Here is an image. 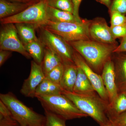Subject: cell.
Segmentation results:
<instances>
[{"label": "cell", "mask_w": 126, "mask_h": 126, "mask_svg": "<svg viewBox=\"0 0 126 126\" xmlns=\"http://www.w3.org/2000/svg\"><path fill=\"white\" fill-rule=\"evenodd\" d=\"M62 63H63V60L60 57L48 47L45 46L44 55L41 64L45 76Z\"/></svg>", "instance_id": "17"}, {"label": "cell", "mask_w": 126, "mask_h": 126, "mask_svg": "<svg viewBox=\"0 0 126 126\" xmlns=\"http://www.w3.org/2000/svg\"><path fill=\"white\" fill-rule=\"evenodd\" d=\"M110 29L115 39L123 38L126 36V23L121 25L111 26Z\"/></svg>", "instance_id": "28"}, {"label": "cell", "mask_w": 126, "mask_h": 126, "mask_svg": "<svg viewBox=\"0 0 126 126\" xmlns=\"http://www.w3.org/2000/svg\"><path fill=\"white\" fill-rule=\"evenodd\" d=\"M126 126V125H124V126Z\"/></svg>", "instance_id": "40"}, {"label": "cell", "mask_w": 126, "mask_h": 126, "mask_svg": "<svg viewBox=\"0 0 126 126\" xmlns=\"http://www.w3.org/2000/svg\"><path fill=\"white\" fill-rule=\"evenodd\" d=\"M91 21L55 23L48 20L39 27L44 28L60 36L67 42H70L90 39L89 26Z\"/></svg>", "instance_id": "5"}, {"label": "cell", "mask_w": 126, "mask_h": 126, "mask_svg": "<svg viewBox=\"0 0 126 126\" xmlns=\"http://www.w3.org/2000/svg\"><path fill=\"white\" fill-rule=\"evenodd\" d=\"M36 98L44 110L54 113L66 121L88 116L63 94L37 96Z\"/></svg>", "instance_id": "4"}, {"label": "cell", "mask_w": 126, "mask_h": 126, "mask_svg": "<svg viewBox=\"0 0 126 126\" xmlns=\"http://www.w3.org/2000/svg\"><path fill=\"white\" fill-rule=\"evenodd\" d=\"M1 25L0 31V49L18 52L26 58H31L20 38L15 24L10 23Z\"/></svg>", "instance_id": "8"}, {"label": "cell", "mask_w": 126, "mask_h": 126, "mask_svg": "<svg viewBox=\"0 0 126 126\" xmlns=\"http://www.w3.org/2000/svg\"></svg>", "instance_id": "41"}, {"label": "cell", "mask_w": 126, "mask_h": 126, "mask_svg": "<svg viewBox=\"0 0 126 126\" xmlns=\"http://www.w3.org/2000/svg\"><path fill=\"white\" fill-rule=\"evenodd\" d=\"M64 64V72L60 85L63 90L73 92L77 78L78 67L74 63Z\"/></svg>", "instance_id": "14"}, {"label": "cell", "mask_w": 126, "mask_h": 126, "mask_svg": "<svg viewBox=\"0 0 126 126\" xmlns=\"http://www.w3.org/2000/svg\"><path fill=\"white\" fill-rule=\"evenodd\" d=\"M41 0H31V1L32 3V4H33L36 3V2H38Z\"/></svg>", "instance_id": "39"}, {"label": "cell", "mask_w": 126, "mask_h": 126, "mask_svg": "<svg viewBox=\"0 0 126 126\" xmlns=\"http://www.w3.org/2000/svg\"><path fill=\"white\" fill-rule=\"evenodd\" d=\"M26 50L31 58L39 64H42L44 55L45 46L40 39L24 45Z\"/></svg>", "instance_id": "20"}, {"label": "cell", "mask_w": 126, "mask_h": 126, "mask_svg": "<svg viewBox=\"0 0 126 126\" xmlns=\"http://www.w3.org/2000/svg\"><path fill=\"white\" fill-rule=\"evenodd\" d=\"M91 38L99 43L117 45L116 39L113 35L106 21L97 19L91 21L89 26Z\"/></svg>", "instance_id": "11"}, {"label": "cell", "mask_w": 126, "mask_h": 126, "mask_svg": "<svg viewBox=\"0 0 126 126\" xmlns=\"http://www.w3.org/2000/svg\"><path fill=\"white\" fill-rule=\"evenodd\" d=\"M111 104L113 107L112 110L110 111L107 115L109 120L126 111V94L124 93L120 92Z\"/></svg>", "instance_id": "21"}, {"label": "cell", "mask_w": 126, "mask_h": 126, "mask_svg": "<svg viewBox=\"0 0 126 126\" xmlns=\"http://www.w3.org/2000/svg\"><path fill=\"white\" fill-rule=\"evenodd\" d=\"M63 90L60 85L54 83L45 78L36 88L35 97L37 96L62 94Z\"/></svg>", "instance_id": "19"}, {"label": "cell", "mask_w": 126, "mask_h": 126, "mask_svg": "<svg viewBox=\"0 0 126 126\" xmlns=\"http://www.w3.org/2000/svg\"><path fill=\"white\" fill-rule=\"evenodd\" d=\"M75 50L95 69L101 67L117 46L96 41L81 40L68 42Z\"/></svg>", "instance_id": "2"}, {"label": "cell", "mask_w": 126, "mask_h": 126, "mask_svg": "<svg viewBox=\"0 0 126 126\" xmlns=\"http://www.w3.org/2000/svg\"><path fill=\"white\" fill-rule=\"evenodd\" d=\"M111 26H117L126 24V16L117 12H111Z\"/></svg>", "instance_id": "27"}, {"label": "cell", "mask_w": 126, "mask_h": 126, "mask_svg": "<svg viewBox=\"0 0 126 126\" xmlns=\"http://www.w3.org/2000/svg\"><path fill=\"white\" fill-rule=\"evenodd\" d=\"M0 126H21L12 117H11L0 119Z\"/></svg>", "instance_id": "30"}, {"label": "cell", "mask_w": 126, "mask_h": 126, "mask_svg": "<svg viewBox=\"0 0 126 126\" xmlns=\"http://www.w3.org/2000/svg\"><path fill=\"white\" fill-rule=\"evenodd\" d=\"M118 79L119 88L126 85V55H122L118 58L117 68Z\"/></svg>", "instance_id": "22"}, {"label": "cell", "mask_w": 126, "mask_h": 126, "mask_svg": "<svg viewBox=\"0 0 126 126\" xmlns=\"http://www.w3.org/2000/svg\"><path fill=\"white\" fill-rule=\"evenodd\" d=\"M11 117H12V115L9 109L2 101L0 100V119Z\"/></svg>", "instance_id": "31"}, {"label": "cell", "mask_w": 126, "mask_h": 126, "mask_svg": "<svg viewBox=\"0 0 126 126\" xmlns=\"http://www.w3.org/2000/svg\"><path fill=\"white\" fill-rule=\"evenodd\" d=\"M47 0H42L30 5L17 15L0 20L1 24L25 23L34 25L37 28L44 25L48 20Z\"/></svg>", "instance_id": "6"}, {"label": "cell", "mask_w": 126, "mask_h": 126, "mask_svg": "<svg viewBox=\"0 0 126 126\" xmlns=\"http://www.w3.org/2000/svg\"><path fill=\"white\" fill-rule=\"evenodd\" d=\"M45 110L46 122L45 126H66V120L46 110Z\"/></svg>", "instance_id": "25"}, {"label": "cell", "mask_w": 126, "mask_h": 126, "mask_svg": "<svg viewBox=\"0 0 126 126\" xmlns=\"http://www.w3.org/2000/svg\"><path fill=\"white\" fill-rule=\"evenodd\" d=\"M120 92L124 93L126 95V85L120 89Z\"/></svg>", "instance_id": "37"}, {"label": "cell", "mask_w": 126, "mask_h": 126, "mask_svg": "<svg viewBox=\"0 0 126 126\" xmlns=\"http://www.w3.org/2000/svg\"><path fill=\"white\" fill-rule=\"evenodd\" d=\"M64 70V64L61 63L47 74L45 78L52 82L60 85Z\"/></svg>", "instance_id": "24"}, {"label": "cell", "mask_w": 126, "mask_h": 126, "mask_svg": "<svg viewBox=\"0 0 126 126\" xmlns=\"http://www.w3.org/2000/svg\"><path fill=\"white\" fill-rule=\"evenodd\" d=\"M0 100L7 106L13 118L21 126H45V116L26 106L13 93L0 94Z\"/></svg>", "instance_id": "3"}, {"label": "cell", "mask_w": 126, "mask_h": 126, "mask_svg": "<svg viewBox=\"0 0 126 126\" xmlns=\"http://www.w3.org/2000/svg\"><path fill=\"white\" fill-rule=\"evenodd\" d=\"M11 51L0 49V66L1 67L11 56Z\"/></svg>", "instance_id": "33"}, {"label": "cell", "mask_w": 126, "mask_h": 126, "mask_svg": "<svg viewBox=\"0 0 126 126\" xmlns=\"http://www.w3.org/2000/svg\"><path fill=\"white\" fill-rule=\"evenodd\" d=\"M20 38L24 45L39 39L35 34V26L25 23L15 24Z\"/></svg>", "instance_id": "16"}, {"label": "cell", "mask_w": 126, "mask_h": 126, "mask_svg": "<svg viewBox=\"0 0 126 126\" xmlns=\"http://www.w3.org/2000/svg\"><path fill=\"white\" fill-rule=\"evenodd\" d=\"M110 121L114 126H122L126 125V111L110 119Z\"/></svg>", "instance_id": "29"}, {"label": "cell", "mask_w": 126, "mask_h": 126, "mask_svg": "<svg viewBox=\"0 0 126 126\" xmlns=\"http://www.w3.org/2000/svg\"><path fill=\"white\" fill-rule=\"evenodd\" d=\"M109 9L110 13L117 12L125 15L126 14V0H113Z\"/></svg>", "instance_id": "26"}, {"label": "cell", "mask_w": 126, "mask_h": 126, "mask_svg": "<svg viewBox=\"0 0 126 126\" xmlns=\"http://www.w3.org/2000/svg\"><path fill=\"white\" fill-rule=\"evenodd\" d=\"M78 67L77 79L75 83L73 92L78 94H92L95 90L84 72Z\"/></svg>", "instance_id": "15"}, {"label": "cell", "mask_w": 126, "mask_h": 126, "mask_svg": "<svg viewBox=\"0 0 126 126\" xmlns=\"http://www.w3.org/2000/svg\"><path fill=\"white\" fill-rule=\"evenodd\" d=\"M33 4L0 0V19L17 15Z\"/></svg>", "instance_id": "13"}, {"label": "cell", "mask_w": 126, "mask_h": 126, "mask_svg": "<svg viewBox=\"0 0 126 126\" xmlns=\"http://www.w3.org/2000/svg\"><path fill=\"white\" fill-rule=\"evenodd\" d=\"M100 126H113V124L111 122L109 121L107 123H106V124H103V125H102Z\"/></svg>", "instance_id": "38"}, {"label": "cell", "mask_w": 126, "mask_h": 126, "mask_svg": "<svg viewBox=\"0 0 126 126\" xmlns=\"http://www.w3.org/2000/svg\"><path fill=\"white\" fill-rule=\"evenodd\" d=\"M124 52H126V36L123 38L120 44L113 51V53H117Z\"/></svg>", "instance_id": "34"}, {"label": "cell", "mask_w": 126, "mask_h": 126, "mask_svg": "<svg viewBox=\"0 0 126 126\" xmlns=\"http://www.w3.org/2000/svg\"><path fill=\"white\" fill-rule=\"evenodd\" d=\"M8 0L11 1H15V2H23L25 3H32L31 0Z\"/></svg>", "instance_id": "36"}, {"label": "cell", "mask_w": 126, "mask_h": 126, "mask_svg": "<svg viewBox=\"0 0 126 126\" xmlns=\"http://www.w3.org/2000/svg\"><path fill=\"white\" fill-rule=\"evenodd\" d=\"M47 2L49 6L73 14L72 0H47Z\"/></svg>", "instance_id": "23"}, {"label": "cell", "mask_w": 126, "mask_h": 126, "mask_svg": "<svg viewBox=\"0 0 126 126\" xmlns=\"http://www.w3.org/2000/svg\"><path fill=\"white\" fill-rule=\"evenodd\" d=\"M62 94L73 102L77 108L102 126L110 121L107 115L110 108L106 101L92 94H81L63 90Z\"/></svg>", "instance_id": "1"}, {"label": "cell", "mask_w": 126, "mask_h": 126, "mask_svg": "<svg viewBox=\"0 0 126 126\" xmlns=\"http://www.w3.org/2000/svg\"><path fill=\"white\" fill-rule=\"evenodd\" d=\"M47 14L48 20L55 23L78 22L73 14L48 5Z\"/></svg>", "instance_id": "18"}, {"label": "cell", "mask_w": 126, "mask_h": 126, "mask_svg": "<svg viewBox=\"0 0 126 126\" xmlns=\"http://www.w3.org/2000/svg\"><path fill=\"white\" fill-rule=\"evenodd\" d=\"M73 61L77 67L82 69L90 81L95 92L103 100L109 99L108 94L104 84L101 76L94 72L86 63L85 60L74 50Z\"/></svg>", "instance_id": "9"}, {"label": "cell", "mask_w": 126, "mask_h": 126, "mask_svg": "<svg viewBox=\"0 0 126 126\" xmlns=\"http://www.w3.org/2000/svg\"><path fill=\"white\" fill-rule=\"evenodd\" d=\"M82 0H72L74 6L73 15L74 16L77 21L81 22L82 21L79 15V9Z\"/></svg>", "instance_id": "32"}, {"label": "cell", "mask_w": 126, "mask_h": 126, "mask_svg": "<svg viewBox=\"0 0 126 126\" xmlns=\"http://www.w3.org/2000/svg\"><path fill=\"white\" fill-rule=\"evenodd\" d=\"M98 2L105 5L107 7L110 8L111 6V0H96Z\"/></svg>", "instance_id": "35"}, {"label": "cell", "mask_w": 126, "mask_h": 126, "mask_svg": "<svg viewBox=\"0 0 126 126\" xmlns=\"http://www.w3.org/2000/svg\"><path fill=\"white\" fill-rule=\"evenodd\" d=\"M45 78L42 64L37 63L34 60L31 62V69L29 77L25 79L21 89V93L28 97H35L37 88Z\"/></svg>", "instance_id": "10"}, {"label": "cell", "mask_w": 126, "mask_h": 126, "mask_svg": "<svg viewBox=\"0 0 126 126\" xmlns=\"http://www.w3.org/2000/svg\"><path fill=\"white\" fill-rule=\"evenodd\" d=\"M116 75L114 63L109 58L104 64L101 77L111 104L119 94L116 83Z\"/></svg>", "instance_id": "12"}, {"label": "cell", "mask_w": 126, "mask_h": 126, "mask_svg": "<svg viewBox=\"0 0 126 126\" xmlns=\"http://www.w3.org/2000/svg\"><path fill=\"white\" fill-rule=\"evenodd\" d=\"M40 29V40L61 59L63 63H74V49L69 43L60 36L42 27Z\"/></svg>", "instance_id": "7"}]
</instances>
